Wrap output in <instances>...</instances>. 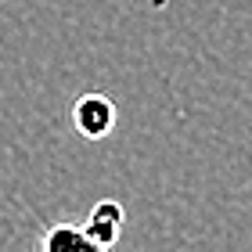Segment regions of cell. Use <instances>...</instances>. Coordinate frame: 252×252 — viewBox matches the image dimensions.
I'll use <instances>...</instances> for the list:
<instances>
[{"label": "cell", "instance_id": "7a4b0ae2", "mask_svg": "<svg viewBox=\"0 0 252 252\" xmlns=\"http://www.w3.org/2000/svg\"><path fill=\"white\" fill-rule=\"evenodd\" d=\"M79 227H83V234L90 238V242L112 249V245L119 242L123 227H126V213H123V205H119L116 198H101Z\"/></svg>", "mask_w": 252, "mask_h": 252}, {"label": "cell", "instance_id": "3957f363", "mask_svg": "<svg viewBox=\"0 0 252 252\" xmlns=\"http://www.w3.org/2000/svg\"><path fill=\"white\" fill-rule=\"evenodd\" d=\"M36 252H112V249L90 242L79 223H51L47 231L40 234Z\"/></svg>", "mask_w": 252, "mask_h": 252}, {"label": "cell", "instance_id": "6da1fadb", "mask_svg": "<svg viewBox=\"0 0 252 252\" xmlns=\"http://www.w3.org/2000/svg\"><path fill=\"white\" fill-rule=\"evenodd\" d=\"M72 130L87 141H105L116 130V101L108 94H83L72 105Z\"/></svg>", "mask_w": 252, "mask_h": 252}]
</instances>
